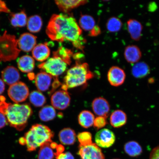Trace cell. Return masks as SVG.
<instances>
[{"instance_id": "1", "label": "cell", "mask_w": 159, "mask_h": 159, "mask_svg": "<svg viewBox=\"0 0 159 159\" xmlns=\"http://www.w3.org/2000/svg\"><path fill=\"white\" fill-rule=\"evenodd\" d=\"M82 33L74 18L63 13L52 16L46 29L47 34L52 40L59 42L69 41L75 47L81 50L84 48L85 43Z\"/></svg>"}, {"instance_id": "2", "label": "cell", "mask_w": 159, "mask_h": 159, "mask_svg": "<svg viewBox=\"0 0 159 159\" xmlns=\"http://www.w3.org/2000/svg\"><path fill=\"white\" fill-rule=\"evenodd\" d=\"M5 100V97L0 96V112L5 115L10 126L18 130H23L33 114L31 107L27 104L7 103Z\"/></svg>"}, {"instance_id": "3", "label": "cell", "mask_w": 159, "mask_h": 159, "mask_svg": "<svg viewBox=\"0 0 159 159\" xmlns=\"http://www.w3.org/2000/svg\"><path fill=\"white\" fill-rule=\"evenodd\" d=\"M54 133L45 125L37 124L33 125L25 134V138L27 150L33 152L47 143L52 142Z\"/></svg>"}, {"instance_id": "4", "label": "cell", "mask_w": 159, "mask_h": 159, "mask_svg": "<svg viewBox=\"0 0 159 159\" xmlns=\"http://www.w3.org/2000/svg\"><path fill=\"white\" fill-rule=\"evenodd\" d=\"M94 76L87 63H77L67 71L64 79L62 89L67 91L85 84Z\"/></svg>"}, {"instance_id": "5", "label": "cell", "mask_w": 159, "mask_h": 159, "mask_svg": "<svg viewBox=\"0 0 159 159\" xmlns=\"http://www.w3.org/2000/svg\"><path fill=\"white\" fill-rule=\"evenodd\" d=\"M18 47L15 36L5 31L0 35V61L7 62L16 59L20 52Z\"/></svg>"}, {"instance_id": "6", "label": "cell", "mask_w": 159, "mask_h": 159, "mask_svg": "<svg viewBox=\"0 0 159 159\" xmlns=\"http://www.w3.org/2000/svg\"><path fill=\"white\" fill-rule=\"evenodd\" d=\"M67 65L59 57H53L39 65L38 67L48 74L57 77L66 70Z\"/></svg>"}, {"instance_id": "7", "label": "cell", "mask_w": 159, "mask_h": 159, "mask_svg": "<svg viewBox=\"0 0 159 159\" xmlns=\"http://www.w3.org/2000/svg\"><path fill=\"white\" fill-rule=\"evenodd\" d=\"M8 94L14 102L19 103L24 102L29 95L28 87L25 83L18 82L10 85Z\"/></svg>"}, {"instance_id": "8", "label": "cell", "mask_w": 159, "mask_h": 159, "mask_svg": "<svg viewBox=\"0 0 159 159\" xmlns=\"http://www.w3.org/2000/svg\"><path fill=\"white\" fill-rule=\"evenodd\" d=\"M70 95L67 91L61 89L56 91L52 95V105L55 109L59 110L66 109L70 104Z\"/></svg>"}, {"instance_id": "9", "label": "cell", "mask_w": 159, "mask_h": 159, "mask_svg": "<svg viewBox=\"0 0 159 159\" xmlns=\"http://www.w3.org/2000/svg\"><path fill=\"white\" fill-rule=\"evenodd\" d=\"M116 138L112 131L108 129H103L97 132L95 142L97 146L103 148H110L114 144Z\"/></svg>"}, {"instance_id": "10", "label": "cell", "mask_w": 159, "mask_h": 159, "mask_svg": "<svg viewBox=\"0 0 159 159\" xmlns=\"http://www.w3.org/2000/svg\"><path fill=\"white\" fill-rule=\"evenodd\" d=\"M78 154L81 159H105L101 149L93 143L86 146H79Z\"/></svg>"}, {"instance_id": "11", "label": "cell", "mask_w": 159, "mask_h": 159, "mask_svg": "<svg viewBox=\"0 0 159 159\" xmlns=\"http://www.w3.org/2000/svg\"><path fill=\"white\" fill-rule=\"evenodd\" d=\"M107 77L111 85L118 87L124 84L126 79V75L124 70L120 67L113 66L109 69Z\"/></svg>"}, {"instance_id": "12", "label": "cell", "mask_w": 159, "mask_h": 159, "mask_svg": "<svg viewBox=\"0 0 159 159\" xmlns=\"http://www.w3.org/2000/svg\"><path fill=\"white\" fill-rule=\"evenodd\" d=\"M17 43L20 50L29 52L36 45L37 37L30 33H23L17 39Z\"/></svg>"}, {"instance_id": "13", "label": "cell", "mask_w": 159, "mask_h": 159, "mask_svg": "<svg viewBox=\"0 0 159 159\" xmlns=\"http://www.w3.org/2000/svg\"><path fill=\"white\" fill-rule=\"evenodd\" d=\"M92 108L95 114L98 116L108 117L110 106L108 101L102 97L95 98L92 103Z\"/></svg>"}, {"instance_id": "14", "label": "cell", "mask_w": 159, "mask_h": 159, "mask_svg": "<svg viewBox=\"0 0 159 159\" xmlns=\"http://www.w3.org/2000/svg\"><path fill=\"white\" fill-rule=\"evenodd\" d=\"M127 29L131 38L134 40H140L142 35L143 25L136 19H129L127 22Z\"/></svg>"}, {"instance_id": "15", "label": "cell", "mask_w": 159, "mask_h": 159, "mask_svg": "<svg viewBox=\"0 0 159 159\" xmlns=\"http://www.w3.org/2000/svg\"><path fill=\"white\" fill-rule=\"evenodd\" d=\"M124 56L127 62L130 64H135L140 60L142 57V52L138 46L129 45L125 48Z\"/></svg>"}, {"instance_id": "16", "label": "cell", "mask_w": 159, "mask_h": 159, "mask_svg": "<svg viewBox=\"0 0 159 159\" xmlns=\"http://www.w3.org/2000/svg\"><path fill=\"white\" fill-rule=\"evenodd\" d=\"M2 77L4 82L11 85L18 82L20 79V74L18 70L16 67L8 66L2 71Z\"/></svg>"}, {"instance_id": "17", "label": "cell", "mask_w": 159, "mask_h": 159, "mask_svg": "<svg viewBox=\"0 0 159 159\" xmlns=\"http://www.w3.org/2000/svg\"><path fill=\"white\" fill-rule=\"evenodd\" d=\"M53 76L44 71H42L36 75L35 84L39 91H46L49 89L52 82Z\"/></svg>"}, {"instance_id": "18", "label": "cell", "mask_w": 159, "mask_h": 159, "mask_svg": "<svg viewBox=\"0 0 159 159\" xmlns=\"http://www.w3.org/2000/svg\"><path fill=\"white\" fill-rule=\"evenodd\" d=\"M50 55V50L47 43H39L35 46L32 50L33 58L43 62L46 60Z\"/></svg>"}, {"instance_id": "19", "label": "cell", "mask_w": 159, "mask_h": 159, "mask_svg": "<svg viewBox=\"0 0 159 159\" xmlns=\"http://www.w3.org/2000/svg\"><path fill=\"white\" fill-rule=\"evenodd\" d=\"M87 1L83 0H61V1H56L55 2L59 8L60 11L65 13H68L71 10L79 7L81 5H84L87 2Z\"/></svg>"}, {"instance_id": "20", "label": "cell", "mask_w": 159, "mask_h": 159, "mask_svg": "<svg viewBox=\"0 0 159 159\" xmlns=\"http://www.w3.org/2000/svg\"><path fill=\"white\" fill-rule=\"evenodd\" d=\"M17 65L22 72L31 73L34 68V60L29 55L23 56L18 60Z\"/></svg>"}, {"instance_id": "21", "label": "cell", "mask_w": 159, "mask_h": 159, "mask_svg": "<svg viewBox=\"0 0 159 159\" xmlns=\"http://www.w3.org/2000/svg\"><path fill=\"white\" fill-rule=\"evenodd\" d=\"M150 72V69L148 65L144 61L135 63L132 69L133 76L137 79L144 78Z\"/></svg>"}, {"instance_id": "22", "label": "cell", "mask_w": 159, "mask_h": 159, "mask_svg": "<svg viewBox=\"0 0 159 159\" xmlns=\"http://www.w3.org/2000/svg\"><path fill=\"white\" fill-rule=\"evenodd\" d=\"M127 121V115L122 110H115L111 115L110 124L114 128H119L124 126L126 124Z\"/></svg>"}, {"instance_id": "23", "label": "cell", "mask_w": 159, "mask_h": 159, "mask_svg": "<svg viewBox=\"0 0 159 159\" xmlns=\"http://www.w3.org/2000/svg\"><path fill=\"white\" fill-rule=\"evenodd\" d=\"M59 140L61 144L71 145L75 143L76 140V134L75 131L70 128L63 129L59 132Z\"/></svg>"}, {"instance_id": "24", "label": "cell", "mask_w": 159, "mask_h": 159, "mask_svg": "<svg viewBox=\"0 0 159 159\" xmlns=\"http://www.w3.org/2000/svg\"><path fill=\"white\" fill-rule=\"evenodd\" d=\"M94 114L90 111L84 110L80 113L78 120L79 124L85 128H88L94 124L95 120Z\"/></svg>"}, {"instance_id": "25", "label": "cell", "mask_w": 159, "mask_h": 159, "mask_svg": "<svg viewBox=\"0 0 159 159\" xmlns=\"http://www.w3.org/2000/svg\"><path fill=\"white\" fill-rule=\"evenodd\" d=\"M124 151L129 156L131 157H138L142 154L143 150L142 147L138 142L136 141H130L124 145Z\"/></svg>"}, {"instance_id": "26", "label": "cell", "mask_w": 159, "mask_h": 159, "mask_svg": "<svg viewBox=\"0 0 159 159\" xmlns=\"http://www.w3.org/2000/svg\"><path fill=\"white\" fill-rule=\"evenodd\" d=\"M43 24L42 19L40 16H32L27 19V28L31 33H38L41 30Z\"/></svg>"}, {"instance_id": "27", "label": "cell", "mask_w": 159, "mask_h": 159, "mask_svg": "<svg viewBox=\"0 0 159 159\" xmlns=\"http://www.w3.org/2000/svg\"><path fill=\"white\" fill-rule=\"evenodd\" d=\"M27 19L25 11L11 14L10 17V22L12 25L15 27H23L27 25Z\"/></svg>"}, {"instance_id": "28", "label": "cell", "mask_w": 159, "mask_h": 159, "mask_svg": "<svg viewBox=\"0 0 159 159\" xmlns=\"http://www.w3.org/2000/svg\"><path fill=\"white\" fill-rule=\"evenodd\" d=\"M56 116V111L52 106L47 105L43 107L39 113V116L41 120L48 122L53 120Z\"/></svg>"}, {"instance_id": "29", "label": "cell", "mask_w": 159, "mask_h": 159, "mask_svg": "<svg viewBox=\"0 0 159 159\" xmlns=\"http://www.w3.org/2000/svg\"><path fill=\"white\" fill-rule=\"evenodd\" d=\"M79 25L81 29L85 31H90L95 26V22L94 18L89 15L81 16L79 21Z\"/></svg>"}, {"instance_id": "30", "label": "cell", "mask_w": 159, "mask_h": 159, "mask_svg": "<svg viewBox=\"0 0 159 159\" xmlns=\"http://www.w3.org/2000/svg\"><path fill=\"white\" fill-rule=\"evenodd\" d=\"M53 57H59L67 65H70L71 63V57L73 56V53L70 50L61 46L53 52Z\"/></svg>"}, {"instance_id": "31", "label": "cell", "mask_w": 159, "mask_h": 159, "mask_svg": "<svg viewBox=\"0 0 159 159\" xmlns=\"http://www.w3.org/2000/svg\"><path fill=\"white\" fill-rule=\"evenodd\" d=\"M29 99L31 104L37 107L43 106L46 102L45 96L39 91L32 92L30 95Z\"/></svg>"}, {"instance_id": "32", "label": "cell", "mask_w": 159, "mask_h": 159, "mask_svg": "<svg viewBox=\"0 0 159 159\" xmlns=\"http://www.w3.org/2000/svg\"><path fill=\"white\" fill-rule=\"evenodd\" d=\"M47 143L41 146L40 148L38 158V159H53L55 152L50 146V143Z\"/></svg>"}, {"instance_id": "33", "label": "cell", "mask_w": 159, "mask_h": 159, "mask_svg": "<svg viewBox=\"0 0 159 159\" xmlns=\"http://www.w3.org/2000/svg\"><path fill=\"white\" fill-rule=\"evenodd\" d=\"M122 25V21L118 18L111 17L107 22V29L111 33H116L120 30Z\"/></svg>"}, {"instance_id": "34", "label": "cell", "mask_w": 159, "mask_h": 159, "mask_svg": "<svg viewBox=\"0 0 159 159\" xmlns=\"http://www.w3.org/2000/svg\"><path fill=\"white\" fill-rule=\"evenodd\" d=\"M80 146H86L93 143L92 136L90 132H84L79 133L77 136Z\"/></svg>"}, {"instance_id": "35", "label": "cell", "mask_w": 159, "mask_h": 159, "mask_svg": "<svg viewBox=\"0 0 159 159\" xmlns=\"http://www.w3.org/2000/svg\"><path fill=\"white\" fill-rule=\"evenodd\" d=\"M107 124L106 118L104 117L98 116L95 118L93 125L95 129L99 130L105 127Z\"/></svg>"}, {"instance_id": "36", "label": "cell", "mask_w": 159, "mask_h": 159, "mask_svg": "<svg viewBox=\"0 0 159 159\" xmlns=\"http://www.w3.org/2000/svg\"><path fill=\"white\" fill-rule=\"evenodd\" d=\"M149 159H159V146L156 147L151 152Z\"/></svg>"}, {"instance_id": "37", "label": "cell", "mask_w": 159, "mask_h": 159, "mask_svg": "<svg viewBox=\"0 0 159 159\" xmlns=\"http://www.w3.org/2000/svg\"><path fill=\"white\" fill-rule=\"evenodd\" d=\"M56 159H75L74 157L70 152L62 153L57 156Z\"/></svg>"}, {"instance_id": "38", "label": "cell", "mask_w": 159, "mask_h": 159, "mask_svg": "<svg viewBox=\"0 0 159 159\" xmlns=\"http://www.w3.org/2000/svg\"><path fill=\"white\" fill-rule=\"evenodd\" d=\"M11 13V11L8 8L5 2L0 0V13Z\"/></svg>"}, {"instance_id": "39", "label": "cell", "mask_w": 159, "mask_h": 159, "mask_svg": "<svg viewBox=\"0 0 159 159\" xmlns=\"http://www.w3.org/2000/svg\"><path fill=\"white\" fill-rule=\"evenodd\" d=\"M7 123V119L5 115L0 112V129L5 127Z\"/></svg>"}, {"instance_id": "40", "label": "cell", "mask_w": 159, "mask_h": 159, "mask_svg": "<svg viewBox=\"0 0 159 159\" xmlns=\"http://www.w3.org/2000/svg\"><path fill=\"white\" fill-rule=\"evenodd\" d=\"M101 30L98 25H96L92 30L89 32V35L91 36H96L100 34Z\"/></svg>"}, {"instance_id": "41", "label": "cell", "mask_w": 159, "mask_h": 159, "mask_svg": "<svg viewBox=\"0 0 159 159\" xmlns=\"http://www.w3.org/2000/svg\"><path fill=\"white\" fill-rule=\"evenodd\" d=\"M56 149V152H55V156H57L59 154L62 153L65 150V148L62 145L60 144L57 145Z\"/></svg>"}, {"instance_id": "42", "label": "cell", "mask_w": 159, "mask_h": 159, "mask_svg": "<svg viewBox=\"0 0 159 159\" xmlns=\"http://www.w3.org/2000/svg\"><path fill=\"white\" fill-rule=\"evenodd\" d=\"M5 89V84L4 82L0 79V95L2 94Z\"/></svg>"}, {"instance_id": "43", "label": "cell", "mask_w": 159, "mask_h": 159, "mask_svg": "<svg viewBox=\"0 0 159 159\" xmlns=\"http://www.w3.org/2000/svg\"><path fill=\"white\" fill-rule=\"evenodd\" d=\"M19 143L20 144L23 145V146H25L26 145L25 140L24 137L20 138L19 140Z\"/></svg>"}, {"instance_id": "44", "label": "cell", "mask_w": 159, "mask_h": 159, "mask_svg": "<svg viewBox=\"0 0 159 159\" xmlns=\"http://www.w3.org/2000/svg\"><path fill=\"white\" fill-rule=\"evenodd\" d=\"M29 78L30 80H33L35 78V75L34 73H30L28 75Z\"/></svg>"}, {"instance_id": "45", "label": "cell", "mask_w": 159, "mask_h": 159, "mask_svg": "<svg viewBox=\"0 0 159 159\" xmlns=\"http://www.w3.org/2000/svg\"></svg>"}]
</instances>
